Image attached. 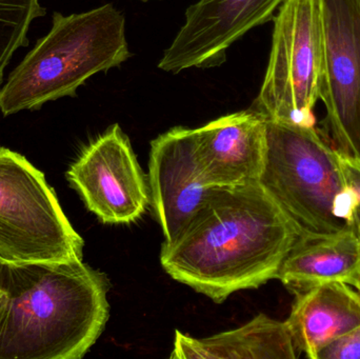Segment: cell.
<instances>
[{
    "label": "cell",
    "instance_id": "1",
    "mask_svg": "<svg viewBox=\"0 0 360 359\" xmlns=\"http://www.w3.org/2000/svg\"><path fill=\"white\" fill-rule=\"evenodd\" d=\"M300 233L259 183L215 188L184 233L164 242L160 263L215 303L277 278Z\"/></svg>",
    "mask_w": 360,
    "mask_h": 359
},
{
    "label": "cell",
    "instance_id": "2",
    "mask_svg": "<svg viewBox=\"0 0 360 359\" xmlns=\"http://www.w3.org/2000/svg\"><path fill=\"white\" fill-rule=\"evenodd\" d=\"M105 274L84 261L4 263L0 359H80L109 318Z\"/></svg>",
    "mask_w": 360,
    "mask_h": 359
},
{
    "label": "cell",
    "instance_id": "3",
    "mask_svg": "<svg viewBox=\"0 0 360 359\" xmlns=\"http://www.w3.org/2000/svg\"><path fill=\"white\" fill-rule=\"evenodd\" d=\"M130 56L126 20L113 4L70 16L55 12L48 35L0 88V111L4 116L36 111L49 101L76 96L89 78Z\"/></svg>",
    "mask_w": 360,
    "mask_h": 359
},
{
    "label": "cell",
    "instance_id": "4",
    "mask_svg": "<svg viewBox=\"0 0 360 359\" xmlns=\"http://www.w3.org/2000/svg\"><path fill=\"white\" fill-rule=\"evenodd\" d=\"M259 183L300 235H329L350 227L353 198L342 155L315 126L266 119Z\"/></svg>",
    "mask_w": 360,
    "mask_h": 359
},
{
    "label": "cell",
    "instance_id": "5",
    "mask_svg": "<svg viewBox=\"0 0 360 359\" xmlns=\"http://www.w3.org/2000/svg\"><path fill=\"white\" fill-rule=\"evenodd\" d=\"M84 246L44 173L25 156L0 147V259L80 261Z\"/></svg>",
    "mask_w": 360,
    "mask_h": 359
},
{
    "label": "cell",
    "instance_id": "6",
    "mask_svg": "<svg viewBox=\"0 0 360 359\" xmlns=\"http://www.w3.org/2000/svg\"><path fill=\"white\" fill-rule=\"evenodd\" d=\"M321 71L319 0H285L274 17L268 67L252 109L266 119L315 126Z\"/></svg>",
    "mask_w": 360,
    "mask_h": 359
},
{
    "label": "cell",
    "instance_id": "7",
    "mask_svg": "<svg viewBox=\"0 0 360 359\" xmlns=\"http://www.w3.org/2000/svg\"><path fill=\"white\" fill-rule=\"evenodd\" d=\"M323 35L319 129L342 156L360 157V0H319Z\"/></svg>",
    "mask_w": 360,
    "mask_h": 359
},
{
    "label": "cell",
    "instance_id": "8",
    "mask_svg": "<svg viewBox=\"0 0 360 359\" xmlns=\"http://www.w3.org/2000/svg\"><path fill=\"white\" fill-rule=\"evenodd\" d=\"M67 178L86 208L105 223H133L150 204L149 185L118 124L82 152L68 170Z\"/></svg>",
    "mask_w": 360,
    "mask_h": 359
},
{
    "label": "cell",
    "instance_id": "9",
    "mask_svg": "<svg viewBox=\"0 0 360 359\" xmlns=\"http://www.w3.org/2000/svg\"><path fill=\"white\" fill-rule=\"evenodd\" d=\"M285 0H199L188 6L186 21L158 67L179 73L210 67L226 59L229 46L245 33L271 20Z\"/></svg>",
    "mask_w": 360,
    "mask_h": 359
},
{
    "label": "cell",
    "instance_id": "10",
    "mask_svg": "<svg viewBox=\"0 0 360 359\" xmlns=\"http://www.w3.org/2000/svg\"><path fill=\"white\" fill-rule=\"evenodd\" d=\"M215 187L205 183L196 154L193 129H171L151 143L150 204L171 244L203 208Z\"/></svg>",
    "mask_w": 360,
    "mask_h": 359
},
{
    "label": "cell",
    "instance_id": "11",
    "mask_svg": "<svg viewBox=\"0 0 360 359\" xmlns=\"http://www.w3.org/2000/svg\"><path fill=\"white\" fill-rule=\"evenodd\" d=\"M195 154L210 187L259 183L266 154V118L255 110L237 112L193 129Z\"/></svg>",
    "mask_w": 360,
    "mask_h": 359
},
{
    "label": "cell",
    "instance_id": "12",
    "mask_svg": "<svg viewBox=\"0 0 360 359\" xmlns=\"http://www.w3.org/2000/svg\"><path fill=\"white\" fill-rule=\"evenodd\" d=\"M276 280L295 294L319 285L342 282L360 290V240L352 228L329 235H300Z\"/></svg>",
    "mask_w": 360,
    "mask_h": 359
},
{
    "label": "cell",
    "instance_id": "13",
    "mask_svg": "<svg viewBox=\"0 0 360 359\" xmlns=\"http://www.w3.org/2000/svg\"><path fill=\"white\" fill-rule=\"evenodd\" d=\"M285 322L298 352L316 359L323 348L360 326V292L342 282L300 291Z\"/></svg>",
    "mask_w": 360,
    "mask_h": 359
},
{
    "label": "cell",
    "instance_id": "14",
    "mask_svg": "<svg viewBox=\"0 0 360 359\" xmlns=\"http://www.w3.org/2000/svg\"><path fill=\"white\" fill-rule=\"evenodd\" d=\"M297 352L287 322L259 314L240 328L205 339L176 331L170 358L296 359Z\"/></svg>",
    "mask_w": 360,
    "mask_h": 359
},
{
    "label": "cell",
    "instance_id": "15",
    "mask_svg": "<svg viewBox=\"0 0 360 359\" xmlns=\"http://www.w3.org/2000/svg\"><path fill=\"white\" fill-rule=\"evenodd\" d=\"M44 15L46 8L39 0H0V88L13 55L29 44L30 25Z\"/></svg>",
    "mask_w": 360,
    "mask_h": 359
},
{
    "label": "cell",
    "instance_id": "16",
    "mask_svg": "<svg viewBox=\"0 0 360 359\" xmlns=\"http://www.w3.org/2000/svg\"><path fill=\"white\" fill-rule=\"evenodd\" d=\"M342 164L353 198L350 227L360 240V157L342 156Z\"/></svg>",
    "mask_w": 360,
    "mask_h": 359
},
{
    "label": "cell",
    "instance_id": "17",
    "mask_svg": "<svg viewBox=\"0 0 360 359\" xmlns=\"http://www.w3.org/2000/svg\"><path fill=\"white\" fill-rule=\"evenodd\" d=\"M316 359H360V326L323 348Z\"/></svg>",
    "mask_w": 360,
    "mask_h": 359
},
{
    "label": "cell",
    "instance_id": "18",
    "mask_svg": "<svg viewBox=\"0 0 360 359\" xmlns=\"http://www.w3.org/2000/svg\"><path fill=\"white\" fill-rule=\"evenodd\" d=\"M4 261H2L1 259H0V296L2 295V291H1V273H2V268H4Z\"/></svg>",
    "mask_w": 360,
    "mask_h": 359
},
{
    "label": "cell",
    "instance_id": "19",
    "mask_svg": "<svg viewBox=\"0 0 360 359\" xmlns=\"http://www.w3.org/2000/svg\"><path fill=\"white\" fill-rule=\"evenodd\" d=\"M145 1H147V0H145Z\"/></svg>",
    "mask_w": 360,
    "mask_h": 359
},
{
    "label": "cell",
    "instance_id": "20",
    "mask_svg": "<svg viewBox=\"0 0 360 359\" xmlns=\"http://www.w3.org/2000/svg\"><path fill=\"white\" fill-rule=\"evenodd\" d=\"M359 292H360V290H359Z\"/></svg>",
    "mask_w": 360,
    "mask_h": 359
}]
</instances>
